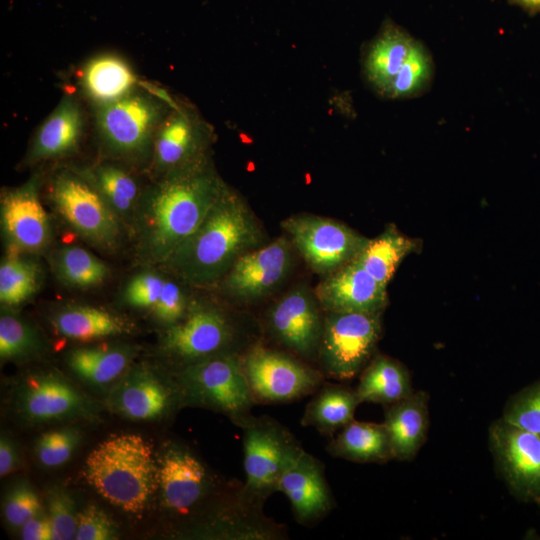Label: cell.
<instances>
[{"instance_id": "1", "label": "cell", "mask_w": 540, "mask_h": 540, "mask_svg": "<svg viewBox=\"0 0 540 540\" xmlns=\"http://www.w3.org/2000/svg\"><path fill=\"white\" fill-rule=\"evenodd\" d=\"M208 155L159 177L140 199V253L166 263L199 228L224 188Z\"/></svg>"}, {"instance_id": "33", "label": "cell", "mask_w": 540, "mask_h": 540, "mask_svg": "<svg viewBox=\"0 0 540 540\" xmlns=\"http://www.w3.org/2000/svg\"><path fill=\"white\" fill-rule=\"evenodd\" d=\"M39 282L40 269L36 263L10 254L0 267L1 303L20 305L36 292Z\"/></svg>"}, {"instance_id": "14", "label": "cell", "mask_w": 540, "mask_h": 540, "mask_svg": "<svg viewBox=\"0 0 540 540\" xmlns=\"http://www.w3.org/2000/svg\"><path fill=\"white\" fill-rule=\"evenodd\" d=\"M325 312L305 285L291 289L269 309L267 329L282 347L304 361L318 357Z\"/></svg>"}, {"instance_id": "35", "label": "cell", "mask_w": 540, "mask_h": 540, "mask_svg": "<svg viewBox=\"0 0 540 540\" xmlns=\"http://www.w3.org/2000/svg\"><path fill=\"white\" fill-rule=\"evenodd\" d=\"M38 338L35 331L23 320L9 314L0 318V356L14 359L36 350Z\"/></svg>"}, {"instance_id": "20", "label": "cell", "mask_w": 540, "mask_h": 540, "mask_svg": "<svg viewBox=\"0 0 540 540\" xmlns=\"http://www.w3.org/2000/svg\"><path fill=\"white\" fill-rule=\"evenodd\" d=\"M314 294L324 312H383L388 303L386 287L356 258L325 276Z\"/></svg>"}, {"instance_id": "8", "label": "cell", "mask_w": 540, "mask_h": 540, "mask_svg": "<svg viewBox=\"0 0 540 540\" xmlns=\"http://www.w3.org/2000/svg\"><path fill=\"white\" fill-rule=\"evenodd\" d=\"M382 312H325L317 361L325 378L350 380L375 355Z\"/></svg>"}, {"instance_id": "16", "label": "cell", "mask_w": 540, "mask_h": 540, "mask_svg": "<svg viewBox=\"0 0 540 540\" xmlns=\"http://www.w3.org/2000/svg\"><path fill=\"white\" fill-rule=\"evenodd\" d=\"M212 130L196 111L177 104L161 122L154 138L151 164L159 176L206 155Z\"/></svg>"}, {"instance_id": "22", "label": "cell", "mask_w": 540, "mask_h": 540, "mask_svg": "<svg viewBox=\"0 0 540 540\" xmlns=\"http://www.w3.org/2000/svg\"><path fill=\"white\" fill-rule=\"evenodd\" d=\"M20 408L32 421H48L76 415L86 401L69 382L52 373L28 377L19 394Z\"/></svg>"}, {"instance_id": "25", "label": "cell", "mask_w": 540, "mask_h": 540, "mask_svg": "<svg viewBox=\"0 0 540 540\" xmlns=\"http://www.w3.org/2000/svg\"><path fill=\"white\" fill-rule=\"evenodd\" d=\"M326 451L332 457L357 463L381 464L393 459L384 424L355 419L332 436Z\"/></svg>"}, {"instance_id": "6", "label": "cell", "mask_w": 540, "mask_h": 540, "mask_svg": "<svg viewBox=\"0 0 540 540\" xmlns=\"http://www.w3.org/2000/svg\"><path fill=\"white\" fill-rule=\"evenodd\" d=\"M257 342L221 309L192 303L183 319L166 329L163 348L184 368L222 354L243 355Z\"/></svg>"}, {"instance_id": "15", "label": "cell", "mask_w": 540, "mask_h": 540, "mask_svg": "<svg viewBox=\"0 0 540 540\" xmlns=\"http://www.w3.org/2000/svg\"><path fill=\"white\" fill-rule=\"evenodd\" d=\"M164 506L178 516H189L215 490L206 465L189 448L172 444L162 454L157 484Z\"/></svg>"}, {"instance_id": "31", "label": "cell", "mask_w": 540, "mask_h": 540, "mask_svg": "<svg viewBox=\"0 0 540 540\" xmlns=\"http://www.w3.org/2000/svg\"><path fill=\"white\" fill-rule=\"evenodd\" d=\"M53 322L62 336L82 342L120 335L130 329L121 317L90 306L63 309L56 314Z\"/></svg>"}, {"instance_id": "13", "label": "cell", "mask_w": 540, "mask_h": 540, "mask_svg": "<svg viewBox=\"0 0 540 540\" xmlns=\"http://www.w3.org/2000/svg\"><path fill=\"white\" fill-rule=\"evenodd\" d=\"M488 442L510 491L525 502L540 503V436L500 418L490 425Z\"/></svg>"}, {"instance_id": "44", "label": "cell", "mask_w": 540, "mask_h": 540, "mask_svg": "<svg viewBox=\"0 0 540 540\" xmlns=\"http://www.w3.org/2000/svg\"><path fill=\"white\" fill-rule=\"evenodd\" d=\"M17 454L15 447L7 437H1L0 440V475H8L15 467Z\"/></svg>"}, {"instance_id": "18", "label": "cell", "mask_w": 540, "mask_h": 540, "mask_svg": "<svg viewBox=\"0 0 540 540\" xmlns=\"http://www.w3.org/2000/svg\"><path fill=\"white\" fill-rule=\"evenodd\" d=\"M39 185V176L35 175L1 195V224L11 255L40 251L50 239L49 219L40 200Z\"/></svg>"}, {"instance_id": "10", "label": "cell", "mask_w": 540, "mask_h": 540, "mask_svg": "<svg viewBox=\"0 0 540 540\" xmlns=\"http://www.w3.org/2000/svg\"><path fill=\"white\" fill-rule=\"evenodd\" d=\"M242 363L256 404H279L304 398L313 394L326 379L319 368L298 356L260 342L242 355Z\"/></svg>"}, {"instance_id": "42", "label": "cell", "mask_w": 540, "mask_h": 540, "mask_svg": "<svg viewBox=\"0 0 540 540\" xmlns=\"http://www.w3.org/2000/svg\"><path fill=\"white\" fill-rule=\"evenodd\" d=\"M189 305L181 287L174 281L165 280L162 292L152 310L158 320L170 326L186 315Z\"/></svg>"}, {"instance_id": "24", "label": "cell", "mask_w": 540, "mask_h": 540, "mask_svg": "<svg viewBox=\"0 0 540 540\" xmlns=\"http://www.w3.org/2000/svg\"><path fill=\"white\" fill-rule=\"evenodd\" d=\"M78 79L83 95L93 107L117 101L140 84L131 65L115 53L90 58L80 69Z\"/></svg>"}, {"instance_id": "11", "label": "cell", "mask_w": 540, "mask_h": 540, "mask_svg": "<svg viewBox=\"0 0 540 540\" xmlns=\"http://www.w3.org/2000/svg\"><path fill=\"white\" fill-rule=\"evenodd\" d=\"M49 196L59 215L85 240L102 249L117 245L119 218L79 171L58 172Z\"/></svg>"}, {"instance_id": "29", "label": "cell", "mask_w": 540, "mask_h": 540, "mask_svg": "<svg viewBox=\"0 0 540 540\" xmlns=\"http://www.w3.org/2000/svg\"><path fill=\"white\" fill-rule=\"evenodd\" d=\"M420 247L419 240L388 224L378 236L368 240L356 259L375 280L387 287L404 258Z\"/></svg>"}, {"instance_id": "2", "label": "cell", "mask_w": 540, "mask_h": 540, "mask_svg": "<svg viewBox=\"0 0 540 540\" xmlns=\"http://www.w3.org/2000/svg\"><path fill=\"white\" fill-rule=\"evenodd\" d=\"M264 233L245 200L228 185L196 232L165 263L195 286L218 282L243 254L261 246Z\"/></svg>"}, {"instance_id": "28", "label": "cell", "mask_w": 540, "mask_h": 540, "mask_svg": "<svg viewBox=\"0 0 540 540\" xmlns=\"http://www.w3.org/2000/svg\"><path fill=\"white\" fill-rule=\"evenodd\" d=\"M171 401V392L146 371H138L127 377L113 396L115 408L124 416L136 420L163 415Z\"/></svg>"}, {"instance_id": "12", "label": "cell", "mask_w": 540, "mask_h": 540, "mask_svg": "<svg viewBox=\"0 0 540 540\" xmlns=\"http://www.w3.org/2000/svg\"><path fill=\"white\" fill-rule=\"evenodd\" d=\"M281 226L308 266L324 276L357 258L369 240L342 222L312 214L292 215Z\"/></svg>"}, {"instance_id": "19", "label": "cell", "mask_w": 540, "mask_h": 540, "mask_svg": "<svg viewBox=\"0 0 540 540\" xmlns=\"http://www.w3.org/2000/svg\"><path fill=\"white\" fill-rule=\"evenodd\" d=\"M277 491L287 496L293 516L301 525L318 523L335 507L323 463L305 450L285 469Z\"/></svg>"}, {"instance_id": "34", "label": "cell", "mask_w": 540, "mask_h": 540, "mask_svg": "<svg viewBox=\"0 0 540 540\" xmlns=\"http://www.w3.org/2000/svg\"><path fill=\"white\" fill-rule=\"evenodd\" d=\"M60 278L76 288H91L104 282L108 267L84 248L68 246L60 250L57 261Z\"/></svg>"}, {"instance_id": "4", "label": "cell", "mask_w": 540, "mask_h": 540, "mask_svg": "<svg viewBox=\"0 0 540 540\" xmlns=\"http://www.w3.org/2000/svg\"><path fill=\"white\" fill-rule=\"evenodd\" d=\"M368 84L388 99L417 97L434 77V62L425 45L391 20L384 21L363 57Z\"/></svg>"}, {"instance_id": "17", "label": "cell", "mask_w": 540, "mask_h": 540, "mask_svg": "<svg viewBox=\"0 0 540 540\" xmlns=\"http://www.w3.org/2000/svg\"><path fill=\"white\" fill-rule=\"evenodd\" d=\"M291 266V242L282 236L239 257L224 277V287L236 299L254 301L278 287Z\"/></svg>"}, {"instance_id": "23", "label": "cell", "mask_w": 540, "mask_h": 540, "mask_svg": "<svg viewBox=\"0 0 540 540\" xmlns=\"http://www.w3.org/2000/svg\"><path fill=\"white\" fill-rule=\"evenodd\" d=\"M429 395L413 391L409 396L384 406V421L393 459H413L425 443L429 427Z\"/></svg>"}, {"instance_id": "39", "label": "cell", "mask_w": 540, "mask_h": 540, "mask_svg": "<svg viewBox=\"0 0 540 540\" xmlns=\"http://www.w3.org/2000/svg\"><path fill=\"white\" fill-rule=\"evenodd\" d=\"M42 512L40 500L26 483H19L7 495L4 505L6 521L12 527H22L29 519Z\"/></svg>"}, {"instance_id": "5", "label": "cell", "mask_w": 540, "mask_h": 540, "mask_svg": "<svg viewBox=\"0 0 540 540\" xmlns=\"http://www.w3.org/2000/svg\"><path fill=\"white\" fill-rule=\"evenodd\" d=\"M177 104L162 90L146 87L112 103L93 107L101 146L116 159L140 161L151 158L157 130Z\"/></svg>"}, {"instance_id": "43", "label": "cell", "mask_w": 540, "mask_h": 540, "mask_svg": "<svg viewBox=\"0 0 540 540\" xmlns=\"http://www.w3.org/2000/svg\"><path fill=\"white\" fill-rule=\"evenodd\" d=\"M24 540H53L52 526L47 514L40 512L21 527Z\"/></svg>"}, {"instance_id": "36", "label": "cell", "mask_w": 540, "mask_h": 540, "mask_svg": "<svg viewBox=\"0 0 540 540\" xmlns=\"http://www.w3.org/2000/svg\"><path fill=\"white\" fill-rule=\"evenodd\" d=\"M501 418L540 436V382L515 394L507 402Z\"/></svg>"}, {"instance_id": "27", "label": "cell", "mask_w": 540, "mask_h": 540, "mask_svg": "<svg viewBox=\"0 0 540 540\" xmlns=\"http://www.w3.org/2000/svg\"><path fill=\"white\" fill-rule=\"evenodd\" d=\"M359 404L355 389L324 382L306 404L300 423L332 437L354 419Z\"/></svg>"}, {"instance_id": "32", "label": "cell", "mask_w": 540, "mask_h": 540, "mask_svg": "<svg viewBox=\"0 0 540 540\" xmlns=\"http://www.w3.org/2000/svg\"><path fill=\"white\" fill-rule=\"evenodd\" d=\"M131 357L132 351L124 347H83L69 353L68 364L86 382L103 385L116 379Z\"/></svg>"}, {"instance_id": "38", "label": "cell", "mask_w": 540, "mask_h": 540, "mask_svg": "<svg viewBox=\"0 0 540 540\" xmlns=\"http://www.w3.org/2000/svg\"><path fill=\"white\" fill-rule=\"evenodd\" d=\"M79 440V432L71 428L46 432L37 441V457L44 466H60L71 457Z\"/></svg>"}, {"instance_id": "9", "label": "cell", "mask_w": 540, "mask_h": 540, "mask_svg": "<svg viewBox=\"0 0 540 540\" xmlns=\"http://www.w3.org/2000/svg\"><path fill=\"white\" fill-rule=\"evenodd\" d=\"M180 384L186 400L226 414L242 427L256 404L244 372L242 355L222 354L184 367Z\"/></svg>"}, {"instance_id": "37", "label": "cell", "mask_w": 540, "mask_h": 540, "mask_svg": "<svg viewBox=\"0 0 540 540\" xmlns=\"http://www.w3.org/2000/svg\"><path fill=\"white\" fill-rule=\"evenodd\" d=\"M47 505L53 540L75 539L78 513L72 497L61 487H54L47 493Z\"/></svg>"}, {"instance_id": "21", "label": "cell", "mask_w": 540, "mask_h": 540, "mask_svg": "<svg viewBox=\"0 0 540 540\" xmlns=\"http://www.w3.org/2000/svg\"><path fill=\"white\" fill-rule=\"evenodd\" d=\"M86 116L76 95L66 93L37 128L26 164L59 159L75 152L84 135Z\"/></svg>"}, {"instance_id": "7", "label": "cell", "mask_w": 540, "mask_h": 540, "mask_svg": "<svg viewBox=\"0 0 540 540\" xmlns=\"http://www.w3.org/2000/svg\"><path fill=\"white\" fill-rule=\"evenodd\" d=\"M243 492L253 504L263 507L277 492L285 469L303 451L291 431L269 416H252L242 427Z\"/></svg>"}, {"instance_id": "30", "label": "cell", "mask_w": 540, "mask_h": 540, "mask_svg": "<svg viewBox=\"0 0 540 540\" xmlns=\"http://www.w3.org/2000/svg\"><path fill=\"white\" fill-rule=\"evenodd\" d=\"M99 192L119 219H126L137 210L141 190L128 170L114 163H99L78 170Z\"/></svg>"}, {"instance_id": "41", "label": "cell", "mask_w": 540, "mask_h": 540, "mask_svg": "<svg viewBox=\"0 0 540 540\" xmlns=\"http://www.w3.org/2000/svg\"><path fill=\"white\" fill-rule=\"evenodd\" d=\"M165 278L153 272H143L136 275L128 283L124 298L134 307L153 308L162 292Z\"/></svg>"}, {"instance_id": "45", "label": "cell", "mask_w": 540, "mask_h": 540, "mask_svg": "<svg viewBox=\"0 0 540 540\" xmlns=\"http://www.w3.org/2000/svg\"><path fill=\"white\" fill-rule=\"evenodd\" d=\"M529 13H540V0H508Z\"/></svg>"}, {"instance_id": "26", "label": "cell", "mask_w": 540, "mask_h": 540, "mask_svg": "<svg viewBox=\"0 0 540 540\" xmlns=\"http://www.w3.org/2000/svg\"><path fill=\"white\" fill-rule=\"evenodd\" d=\"M359 375L355 392L360 403L387 406L414 391L407 367L387 355L375 354Z\"/></svg>"}, {"instance_id": "40", "label": "cell", "mask_w": 540, "mask_h": 540, "mask_svg": "<svg viewBox=\"0 0 540 540\" xmlns=\"http://www.w3.org/2000/svg\"><path fill=\"white\" fill-rule=\"evenodd\" d=\"M117 538L111 518L95 505H88L77 514L76 540H113Z\"/></svg>"}, {"instance_id": "3", "label": "cell", "mask_w": 540, "mask_h": 540, "mask_svg": "<svg viewBox=\"0 0 540 540\" xmlns=\"http://www.w3.org/2000/svg\"><path fill=\"white\" fill-rule=\"evenodd\" d=\"M86 481L112 505L140 513L158 484L152 447L140 435L118 434L99 443L88 455Z\"/></svg>"}]
</instances>
